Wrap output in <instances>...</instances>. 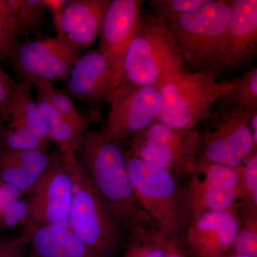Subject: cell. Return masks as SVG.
<instances>
[{"instance_id": "29", "label": "cell", "mask_w": 257, "mask_h": 257, "mask_svg": "<svg viewBox=\"0 0 257 257\" xmlns=\"http://www.w3.org/2000/svg\"><path fill=\"white\" fill-rule=\"evenodd\" d=\"M241 204L250 210L257 207V152H253L243 165L241 182Z\"/></svg>"}, {"instance_id": "5", "label": "cell", "mask_w": 257, "mask_h": 257, "mask_svg": "<svg viewBox=\"0 0 257 257\" xmlns=\"http://www.w3.org/2000/svg\"><path fill=\"white\" fill-rule=\"evenodd\" d=\"M231 11V1L208 0L192 12L165 22L184 66L216 75L218 56Z\"/></svg>"}, {"instance_id": "15", "label": "cell", "mask_w": 257, "mask_h": 257, "mask_svg": "<svg viewBox=\"0 0 257 257\" xmlns=\"http://www.w3.org/2000/svg\"><path fill=\"white\" fill-rule=\"evenodd\" d=\"M206 211L191 221L182 236L183 248L194 257H224L241 226L236 209Z\"/></svg>"}, {"instance_id": "16", "label": "cell", "mask_w": 257, "mask_h": 257, "mask_svg": "<svg viewBox=\"0 0 257 257\" xmlns=\"http://www.w3.org/2000/svg\"><path fill=\"white\" fill-rule=\"evenodd\" d=\"M69 95L90 106L100 118L99 108L116 88L112 66L99 50L82 55L71 69L66 84Z\"/></svg>"}, {"instance_id": "34", "label": "cell", "mask_w": 257, "mask_h": 257, "mask_svg": "<svg viewBox=\"0 0 257 257\" xmlns=\"http://www.w3.org/2000/svg\"><path fill=\"white\" fill-rule=\"evenodd\" d=\"M19 4L20 0H0V25L13 27L19 31L17 24Z\"/></svg>"}, {"instance_id": "28", "label": "cell", "mask_w": 257, "mask_h": 257, "mask_svg": "<svg viewBox=\"0 0 257 257\" xmlns=\"http://www.w3.org/2000/svg\"><path fill=\"white\" fill-rule=\"evenodd\" d=\"M208 0H153L150 5L154 15L163 22L172 20L197 9Z\"/></svg>"}, {"instance_id": "39", "label": "cell", "mask_w": 257, "mask_h": 257, "mask_svg": "<svg viewBox=\"0 0 257 257\" xmlns=\"http://www.w3.org/2000/svg\"><path fill=\"white\" fill-rule=\"evenodd\" d=\"M181 242L177 243L171 250L167 257H186L184 252L183 246H181Z\"/></svg>"}, {"instance_id": "4", "label": "cell", "mask_w": 257, "mask_h": 257, "mask_svg": "<svg viewBox=\"0 0 257 257\" xmlns=\"http://www.w3.org/2000/svg\"><path fill=\"white\" fill-rule=\"evenodd\" d=\"M184 71L182 53L165 22L154 15L143 16L140 30L126 50L121 82L157 86Z\"/></svg>"}, {"instance_id": "3", "label": "cell", "mask_w": 257, "mask_h": 257, "mask_svg": "<svg viewBox=\"0 0 257 257\" xmlns=\"http://www.w3.org/2000/svg\"><path fill=\"white\" fill-rule=\"evenodd\" d=\"M162 106L157 121L177 130H192L205 122L212 107L232 92V81H218L215 74L184 72L157 86Z\"/></svg>"}, {"instance_id": "14", "label": "cell", "mask_w": 257, "mask_h": 257, "mask_svg": "<svg viewBox=\"0 0 257 257\" xmlns=\"http://www.w3.org/2000/svg\"><path fill=\"white\" fill-rule=\"evenodd\" d=\"M143 3L140 0H113L103 17L98 50L112 66L116 88L122 79L126 50L143 22Z\"/></svg>"}, {"instance_id": "27", "label": "cell", "mask_w": 257, "mask_h": 257, "mask_svg": "<svg viewBox=\"0 0 257 257\" xmlns=\"http://www.w3.org/2000/svg\"><path fill=\"white\" fill-rule=\"evenodd\" d=\"M41 82L51 102L64 119L88 128L93 121L97 120L92 116H87L79 112L70 98L65 93L54 87L52 82L47 80Z\"/></svg>"}, {"instance_id": "7", "label": "cell", "mask_w": 257, "mask_h": 257, "mask_svg": "<svg viewBox=\"0 0 257 257\" xmlns=\"http://www.w3.org/2000/svg\"><path fill=\"white\" fill-rule=\"evenodd\" d=\"M200 135L155 121L130 140V156L168 171L177 178L191 177L197 167Z\"/></svg>"}, {"instance_id": "31", "label": "cell", "mask_w": 257, "mask_h": 257, "mask_svg": "<svg viewBox=\"0 0 257 257\" xmlns=\"http://www.w3.org/2000/svg\"><path fill=\"white\" fill-rule=\"evenodd\" d=\"M0 220L7 227H16L22 224L25 225L28 221V202L18 199L7 204L2 209Z\"/></svg>"}, {"instance_id": "8", "label": "cell", "mask_w": 257, "mask_h": 257, "mask_svg": "<svg viewBox=\"0 0 257 257\" xmlns=\"http://www.w3.org/2000/svg\"><path fill=\"white\" fill-rule=\"evenodd\" d=\"M220 106L215 112L211 111L204 130L199 131L197 160L231 167L243 166L256 151L249 126L253 111L240 106Z\"/></svg>"}, {"instance_id": "13", "label": "cell", "mask_w": 257, "mask_h": 257, "mask_svg": "<svg viewBox=\"0 0 257 257\" xmlns=\"http://www.w3.org/2000/svg\"><path fill=\"white\" fill-rule=\"evenodd\" d=\"M257 55V1L232 0L218 56L216 75L247 67Z\"/></svg>"}, {"instance_id": "24", "label": "cell", "mask_w": 257, "mask_h": 257, "mask_svg": "<svg viewBox=\"0 0 257 257\" xmlns=\"http://www.w3.org/2000/svg\"><path fill=\"white\" fill-rule=\"evenodd\" d=\"M0 149L10 151L47 150V145L25 128L0 122Z\"/></svg>"}, {"instance_id": "26", "label": "cell", "mask_w": 257, "mask_h": 257, "mask_svg": "<svg viewBox=\"0 0 257 257\" xmlns=\"http://www.w3.org/2000/svg\"><path fill=\"white\" fill-rule=\"evenodd\" d=\"M46 10L43 0H20L17 24L20 36H28L40 30L45 22Z\"/></svg>"}, {"instance_id": "2", "label": "cell", "mask_w": 257, "mask_h": 257, "mask_svg": "<svg viewBox=\"0 0 257 257\" xmlns=\"http://www.w3.org/2000/svg\"><path fill=\"white\" fill-rule=\"evenodd\" d=\"M128 174L140 206L166 237L180 239L192 219L187 187L156 165L126 153Z\"/></svg>"}, {"instance_id": "21", "label": "cell", "mask_w": 257, "mask_h": 257, "mask_svg": "<svg viewBox=\"0 0 257 257\" xmlns=\"http://www.w3.org/2000/svg\"><path fill=\"white\" fill-rule=\"evenodd\" d=\"M31 84L17 83L10 111V125L28 130L39 140L48 145L51 143L47 130L31 92Z\"/></svg>"}, {"instance_id": "9", "label": "cell", "mask_w": 257, "mask_h": 257, "mask_svg": "<svg viewBox=\"0 0 257 257\" xmlns=\"http://www.w3.org/2000/svg\"><path fill=\"white\" fill-rule=\"evenodd\" d=\"M109 111L101 133L120 144L134 138L156 121L162 99L157 86L121 82L108 98Z\"/></svg>"}, {"instance_id": "6", "label": "cell", "mask_w": 257, "mask_h": 257, "mask_svg": "<svg viewBox=\"0 0 257 257\" xmlns=\"http://www.w3.org/2000/svg\"><path fill=\"white\" fill-rule=\"evenodd\" d=\"M69 170L74 194L69 229L96 252L114 256L124 246L126 230L92 187L79 162Z\"/></svg>"}, {"instance_id": "36", "label": "cell", "mask_w": 257, "mask_h": 257, "mask_svg": "<svg viewBox=\"0 0 257 257\" xmlns=\"http://www.w3.org/2000/svg\"><path fill=\"white\" fill-rule=\"evenodd\" d=\"M21 194L23 193L14 186L3 182L0 184V204L2 209L7 204L20 199Z\"/></svg>"}, {"instance_id": "12", "label": "cell", "mask_w": 257, "mask_h": 257, "mask_svg": "<svg viewBox=\"0 0 257 257\" xmlns=\"http://www.w3.org/2000/svg\"><path fill=\"white\" fill-rule=\"evenodd\" d=\"M243 165L231 167L197 160L188 187L192 206V221L206 211L230 210L241 200Z\"/></svg>"}, {"instance_id": "20", "label": "cell", "mask_w": 257, "mask_h": 257, "mask_svg": "<svg viewBox=\"0 0 257 257\" xmlns=\"http://www.w3.org/2000/svg\"><path fill=\"white\" fill-rule=\"evenodd\" d=\"M179 241L166 237L155 225H135L126 229L122 257H167Z\"/></svg>"}, {"instance_id": "10", "label": "cell", "mask_w": 257, "mask_h": 257, "mask_svg": "<svg viewBox=\"0 0 257 257\" xmlns=\"http://www.w3.org/2000/svg\"><path fill=\"white\" fill-rule=\"evenodd\" d=\"M81 52L57 37H45L15 42L8 50V58L17 75L32 86L42 81L52 82L67 79Z\"/></svg>"}, {"instance_id": "18", "label": "cell", "mask_w": 257, "mask_h": 257, "mask_svg": "<svg viewBox=\"0 0 257 257\" xmlns=\"http://www.w3.org/2000/svg\"><path fill=\"white\" fill-rule=\"evenodd\" d=\"M23 236L30 257H106L88 246L66 228L28 221Z\"/></svg>"}, {"instance_id": "37", "label": "cell", "mask_w": 257, "mask_h": 257, "mask_svg": "<svg viewBox=\"0 0 257 257\" xmlns=\"http://www.w3.org/2000/svg\"><path fill=\"white\" fill-rule=\"evenodd\" d=\"M44 5L47 10L50 12L53 19L54 25L58 24L60 21L61 15L67 0H43Z\"/></svg>"}, {"instance_id": "41", "label": "cell", "mask_w": 257, "mask_h": 257, "mask_svg": "<svg viewBox=\"0 0 257 257\" xmlns=\"http://www.w3.org/2000/svg\"><path fill=\"white\" fill-rule=\"evenodd\" d=\"M1 209H2V208H1V204H0V213H1Z\"/></svg>"}, {"instance_id": "30", "label": "cell", "mask_w": 257, "mask_h": 257, "mask_svg": "<svg viewBox=\"0 0 257 257\" xmlns=\"http://www.w3.org/2000/svg\"><path fill=\"white\" fill-rule=\"evenodd\" d=\"M40 177V176L15 166L0 165L2 182L14 186L22 193L31 192Z\"/></svg>"}, {"instance_id": "35", "label": "cell", "mask_w": 257, "mask_h": 257, "mask_svg": "<svg viewBox=\"0 0 257 257\" xmlns=\"http://www.w3.org/2000/svg\"><path fill=\"white\" fill-rule=\"evenodd\" d=\"M20 37L18 29L0 25V57L5 58L10 47Z\"/></svg>"}, {"instance_id": "40", "label": "cell", "mask_w": 257, "mask_h": 257, "mask_svg": "<svg viewBox=\"0 0 257 257\" xmlns=\"http://www.w3.org/2000/svg\"><path fill=\"white\" fill-rule=\"evenodd\" d=\"M224 257H251V256H245V255L233 254V255H231V256H224Z\"/></svg>"}, {"instance_id": "22", "label": "cell", "mask_w": 257, "mask_h": 257, "mask_svg": "<svg viewBox=\"0 0 257 257\" xmlns=\"http://www.w3.org/2000/svg\"><path fill=\"white\" fill-rule=\"evenodd\" d=\"M231 81L234 89L220 101V105L240 106L249 111H256L257 67H251Z\"/></svg>"}, {"instance_id": "23", "label": "cell", "mask_w": 257, "mask_h": 257, "mask_svg": "<svg viewBox=\"0 0 257 257\" xmlns=\"http://www.w3.org/2000/svg\"><path fill=\"white\" fill-rule=\"evenodd\" d=\"M48 150L10 151L0 149V165L15 166L41 177L52 163Z\"/></svg>"}, {"instance_id": "25", "label": "cell", "mask_w": 257, "mask_h": 257, "mask_svg": "<svg viewBox=\"0 0 257 257\" xmlns=\"http://www.w3.org/2000/svg\"><path fill=\"white\" fill-rule=\"evenodd\" d=\"M244 212L242 226L233 241L232 248L234 254L257 257V219L256 211H251L242 204Z\"/></svg>"}, {"instance_id": "1", "label": "cell", "mask_w": 257, "mask_h": 257, "mask_svg": "<svg viewBox=\"0 0 257 257\" xmlns=\"http://www.w3.org/2000/svg\"><path fill=\"white\" fill-rule=\"evenodd\" d=\"M76 155L92 187L125 229L154 224L135 195L126 153L119 144L107 140L101 132L88 130Z\"/></svg>"}, {"instance_id": "17", "label": "cell", "mask_w": 257, "mask_h": 257, "mask_svg": "<svg viewBox=\"0 0 257 257\" xmlns=\"http://www.w3.org/2000/svg\"><path fill=\"white\" fill-rule=\"evenodd\" d=\"M110 0H67L55 26L57 38L82 52L99 36L101 22Z\"/></svg>"}, {"instance_id": "38", "label": "cell", "mask_w": 257, "mask_h": 257, "mask_svg": "<svg viewBox=\"0 0 257 257\" xmlns=\"http://www.w3.org/2000/svg\"><path fill=\"white\" fill-rule=\"evenodd\" d=\"M250 130L253 142L257 145V111H253L249 121Z\"/></svg>"}, {"instance_id": "11", "label": "cell", "mask_w": 257, "mask_h": 257, "mask_svg": "<svg viewBox=\"0 0 257 257\" xmlns=\"http://www.w3.org/2000/svg\"><path fill=\"white\" fill-rule=\"evenodd\" d=\"M30 194L28 221L69 229L73 200V179L60 152L53 154L50 167Z\"/></svg>"}, {"instance_id": "33", "label": "cell", "mask_w": 257, "mask_h": 257, "mask_svg": "<svg viewBox=\"0 0 257 257\" xmlns=\"http://www.w3.org/2000/svg\"><path fill=\"white\" fill-rule=\"evenodd\" d=\"M27 251L26 242L23 236L0 242V257H25Z\"/></svg>"}, {"instance_id": "19", "label": "cell", "mask_w": 257, "mask_h": 257, "mask_svg": "<svg viewBox=\"0 0 257 257\" xmlns=\"http://www.w3.org/2000/svg\"><path fill=\"white\" fill-rule=\"evenodd\" d=\"M37 104L51 143L53 142L61 155L76 154L88 128L64 119L50 100L42 82L35 85Z\"/></svg>"}, {"instance_id": "32", "label": "cell", "mask_w": 257, "mask_h": 257, "mask_svg": "<svg viewBox=\"0 0 257 257\" xmlns=\"http://www.w3.org/2000/svg\"><path fill=\"white\" fill-rule=\"evenodd\" d=\"M17 83L0 68V122L10 120V111L14 96Z\"/></svg>"}]
</instances>
